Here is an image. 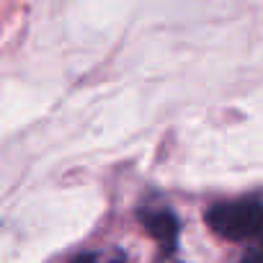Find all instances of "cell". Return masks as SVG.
Listing matches in <instances>:
<instances>
[{
  "instance_id": "cell-1",
  "label": "cell",
  "mask_w": 263,
  "mask_h": 263,
  "mask_svg": "<svg viewBox=\"0 0 263 263\" xmlns=\"http://www.w3.org/2000/svg\"><path fill=\"white\" fill-rule=\"evenodd\" d=\"M206 224L224 240H255L263 235V201L255 196L214 204L206 212Z\"/></svg>"
},
{
  "instance_id": "cell-2",
  "label": "cell",
  "mask_w": 263,
  "mask_h": 263,
  "mask_svg": "<svg viewBox=\"0 0 263 263\" xmlns=\"http://www.w3.org/2000/svg\"><path fill=\"white\" fill-rule=\"evenodd\" d=\"M142 227L160 242L163 250H173L178 240V219L168 206H145L140 212Z\"/></svg>"
},
{
  "instance_id": "cell-3",
  "label": "cell",
  "mask_w": 263,
  "mask_h": 263,
  "mask_svg": "<svg viewBox=\"0 0 263 263\" xmlns=\"http://www.w3.org/2000/svg\"><path fill=\"white\" fill-rule=\"evenodd\" d=\"M72 263H126V255L114 248H101V250H88L72 258Z\"/></svg>"
},
{
  "instance_id": "cell-4",
  "label": "cell",
  "mask_w": 263,
  "mask_h": 263,
  "mask_svg": "<svg viewBox=\"0 0 263 263\" xmlns=\"http://www.w3.org/2000/svg\"><path fill=\"white\" fill-rule=\"evenodd\" d=\"M240 263H263V235L255 237V245L248 248V253L242 255Z\"/></svg>"
}]
</instances>
